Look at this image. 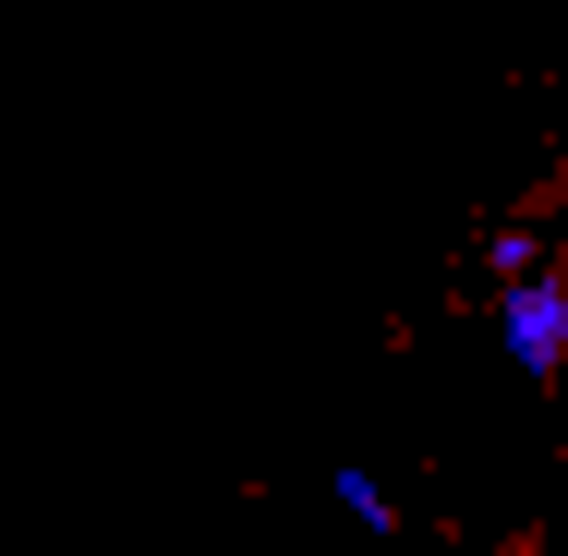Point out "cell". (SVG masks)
Returning a JSON list of instances; mask_svg holds the SVG:
<instances>
[{
  "instance_id": "obj_1",
  "label": "cell",
  "mask_w": 568,
  "mask_h": 556,
  "mask_svg": "<svg viewBox=\"0 0 568 556\" xmlns=\"http://www.w3.org/2000/svg\"><path fill=\"white\" fill-rule=\"evenodd\" d=\"M508 351H520V375H557L568 363V303L557 291H508Z\"/></svg>"
}]
</instances>
